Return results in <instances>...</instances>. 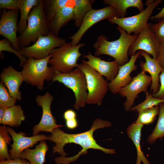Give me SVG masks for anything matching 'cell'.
<instances>
[{
    "mask_svg": "<svg viewBox=\"0 0 164 164\" xmlns=\"http://www.w3.org/2000/svg\"><path fill=\"white\" fill-rule=\"evenodd\" d=\"M111 126L109 121L98 118L94 120L89 130L80 133L69 134L59 128L54 129L48 136V140L55 143L53 146V154L58 152L61 156L58 158V164H69L80 155L87 154L90 149H99L107 154H115V150L106 149L97 144L93 137L95 130Z\"/></svg>",
    "mask_w": 164,
    "mask_h": 164,
    "instance_id": "obj_1",
    "label": "cell"
},
{
    "mask_svg": "<svg viewBox=\"0 0 164 164\" xmlns=\"http://www.w3.org/2000/svg\"><path fill=\"white\" fill-rule=\"evenodd\" d=\"M117 29L120 34L118 39L109 41L108 40L107 37L101 35L97 37L94 44L93 47L95 50V56L103 54L110 56L114 58L120 66L129 61L128 50L137 38L138 35L129 34L118 26Z\"/></svg>",
    "mask_w": 164,
    "mask_h": 164,
    "instance_id": "obj_2",
    "label": "cell"
},
{
    "mask_svg": "<svg viewBox=\"0 0 164 164\" xmlns=\"http://www.w3.org/2000/svg\"><path fill=\"white\" fill-rule=\"evenodd\" d=\"M50 33L49 21L44 11L43 0H40L31 10L26 29L18 37L19 47L22 48L28 46L31 42L35 43L39 36H46Z\"/></svg>",
    "mask_w": 164,
    "mask_h": 164,
    "instance_id": "obj_3",
    "label": "cell"
},
{
    "mask_svg": "<svg viewBox=\"0 0 164 164\" xmlns=\"http://www.w3.org/2000/svg\"><path fill=\"white\" fill-rule=\"evenodd\" d=\"M51 80L61 83L73 91L75 97L73 106L75 110L85 106L88 95L87 80L84 74L79 68L67 73L55 71Z\"/></svg>",
    "mask_w": 164,
    "mask_h": 164,
    "instance_id": "obj_4",
    "label": "cell"
},
{
    "mask_svg": "<svg viewBox=\"0 0 164 164\" xmlns=\"http://www.w3.org/2000/svg\"><path fill=\"white\" fill-rule=\"evenodd\" d=\"M51 56L40 60L28 58L23 65L21 73L24 81L36 87L40 90L43 89L45 80H51L55 72L53 67L48 66Z\"/></svg>",
    "mask_w": 164,
    "mask_h": 164,
    "instance_id": "obj_5",
    "label": "cell"
},
{
    "mask_svg": "<svg viewBox=\"0 0 164 164\" xmlns=\"http://www.w3.org/2000/svg\"><path fill=\"white\" fill-rule=\"evenodd\" d=\"M85 45L82 43L73 46L70 43L66 42L63 46L51 51L49 64L53 67L54 71L64 73L70 72L74 68H77V61L82 55L79 51L80 49Z\"/></svg>",
    "mask_w": 164,
    "mask_h": 164,
    "instance_id": "obj_6",
    "label": "cell"
},
{
    "mask_svg": "<svg viewBox=\"0 0 164 164\" xmlns=\"http://www.w3.org/2000/svg\"><path fill=\"white\" fill-rule=\"evenodd\" d=\"M78 64L77 68L84 74L87 80L88 95L87 104H97L100 106L108 89V80L86 63L84 60Z\"/></svg>",
    "mask_w": 164,
    "mask_h": 164,
    "instance_id": "obj_7",
    "label": "cell"
},
{
    "mask_svg": "<svg viewBox=\"0 0 164 164\" xmlns=\"http://www.w3.org/2000/svg\"><path fill=\"white\" fill-rule=\"evenodd\" d=\"M66 43L65 39L50 33L47 36H39L33 45L20 48L19 51L26 58L40 60L47 57L53 49L61 47Z\"/></svg>",
    "mask_w": 164,
    "mask_h": 164,
    "instance_id": "obj_8",
    "label": "cell"
},
{
    "mask_svg": "<svg viewBox=\"0 0 164 164\" xmlns=\"http://www.w3.org/2000/svg\"><path fill=\"white\" fill-rule=\"evenodd\" d=\"M162 0H155L142 11L135 15L127 17H113L108 19L112 24H115L130 34L134 32L138 35L148 25V21L154 9L161 3Z\"/></svg>",
    "mask_w": 164,
    "mask_h": 164,
    "instance_id": "obj_9",
    "label": "cell"
},
{
    "mask_svg": "<svg viewBox=\"0 0 164 164\" xmlns=\"http://www.w3.org/2000/svg\"><path fill=\"white\" fill-rule=\"evenodd\" d=\"M120 17L116 10L112 6L99 9H92L85 15L77 31L69 38L73 46L78 44L85 32L92 26L99 22L113 17Z\"/></svg>",
    "mask_w": 164,
    "mask_h": 164,
    "instance_id": "obj_10",
    "label": "cell"
},
{
    "mask_svg": "<svg viewBox=\"0 0 164 164\" xmlns=\"http://www.w3.org/2000/svg\"><path fill=\"white\" fill-rule=\"evenodd\" d=\"M152 84L150 76L141 71L133 78L132 81L127 85L122 87L118 94L126 99L124 104V108L127 112L131 111L136 98L141 92H148V88Z\"/></svg>",
    "mask_w": 164,
    "mask_h": 164,
    "instance_id": "obj_11",
    "label": "cell"
},
{
    "mask_svg": "<svg viewBox=\"0 0 164 164\" xmlns=\"http://www.w3.org/2000/svg\"><path fill=\"white\" fill-rule=\"evenodd\" d=\"M152 23L148 25L138 35L134 42L128 50V55H135L138 50L144 51L157 59L159 54L160 43L157 39L150 26Z\"/></svg>",
    "mask_w": 164,
    "mask_h": 164,
    "instance_id": "obj_12",
    "label": "cell"
},
{
    "mask_svg": "<svg viewBox=\"0 0 164 164\" xmlns=\"http://www.w3.org/2000/svg\"><path fill=\"white\" fill-rule=\"evenodd\" d=\"M53 98L48 92L43 95H38L36 97L35 101L37 105L42 107L43 114L39 122L33 128V135H38L41 131L51 133L55 128L63 127L56 124V121L52 114L51 105Z\"/></svg>",
    "mask_w": 164,
    "mask_h": 164,
    "instance_id": "obj_13",
    "label": "cell"
},
{
    "mask_svg": "<svg viewBox=\"0 0 164 164\" xmlns=\"http://www.w3.org/2000/svg\"><path fill=\"white\" fill-rule=\"evenodd\" d=\"M19 10H4L1 14L0 20V34L9 41L12 46L18 51L20 49L17 36Z\"/></svg>",
    "mask_w": 164,
    "mask_h": 164,
    "instance_id": "obj_14",
    "label": "cell"
},
{
    "mask_svg": "<svg viewBox=\"0 0 164 164\" xmlns=\"http://www.w3.org/2000/svg\"><path fill=\"white\" fill-rule=\"evenodd\" d=\"M8 132L11 135L13 143L11 149L9 151L12 159L20 158L21 152L26 149L31 147L42 141L48 140V136L38 134L31 137H27L26 134L21 132H16L11 128L7 127Z\"/></svg>",
    "mask_w": 164,
    "mask_h": 164,
    "instance_id": "obj_15",
    "label": "cell"
},
{
    "mask_svg": "<svg viewBox=\"0 0 164 164\" xmlns=\"http://www.w3.org/2000/svg\"><path fill=\"white\" fill-rule=\"evenodd\" d=\"M140 55L139 50L135 55L131 56L127 63L119 66L117 76L108 83V89L112 94H115L118 93L121 88L125 87L132 81L133 78L130 76V74L137 69V66L135 64V63Z\"/></svg>",
    "mask_w": 164,
    "mask_h": 164,
    "instance_id": "obj_16",
    "label": "cell"
},
{
    "mask_svg": "<svg viewBox=\"0 0 164 164\" xmlns=\"http://www.w3.org/2000/svg\"><path fill=\"white\" fill-rule=\"evenodd\" d=\"M84 58L87 59L84 62L98 73L105 77L110 82L113 80L117 76L119 66L117 62L114 60L107 61L102 60L100 57L93 55L90 51L87 54L83 55Z\"/></svg>",
    "mask_w": 164,
    "mask_h": 164,
    "instance_id": "obj_17",
    "label": "cell"
},
{
    "mask_svg": "<svg viewBox=\"0 0 164 164\" xmlns=\"http://www.w3.org/2000/svg\"><path fill=\"white\" fill-rule=\"evenodd\" d=\"M0 78L1 81L5 85L11 96L16 100L21 101V92L19 89L24 81L21 72L9 66L3 69Z\"/></svg>",
    "mask_w": 164,
    "mask_h": 164,
    "instance_id": "obj_18",
    "label": "cell"
},
{
    "mask_svg": "<svg viewBox=\"0 0 164 164\" xmlns=\"http://www.w3.org/2000/svg\"><path fill=\"white\" fill-rule=\"evenodd\" d=\"M139 51L141 56H143L145 60V62L142 61L140 63L142 71L145 73L148 72L152 78L150 92L152 91V94H155L158 92L159 90V76L162 69L156 59L152 58L145 52L141 50Z\"/></svg>",
    "mask_w": 164,
    "mask_h": 164,
    "instance_id": "obj_19",
    "label": "cell"
},
{
    "mask_svg": "<svg viewBox=\"0 0 164 164\" xmlns=\"http://www.w3.org/2000/svg\"><path fill=\"white\" fill-rule=\"evenodd\" d=\"M74 19L73 6H65L60 10L49 22L50 32L58 36L61 28Z\"/></svg>",
    "mask_w": 164,
    "mask_h": 164,
    "instance_id": "obj_20",
    "label": "cell"
},
{
    "mask_svg": "<svg viewBox=\"0 0 164 164\" xmlns=\"http://www.w3.org/2000/svg\"><path fill=\"white\" fill-rule=\"evenodd\" d=\"M143 125V124H137L134 122L129 125L126 130L128 137L133 142L136 149L137 159L136 164H141L142 162H143L144 164H150L141 149V132Z\"/></svg>",
    "mask_w": 164,
    "mask_h": 164,
    "instance_id": "obj_21",
    "label": "cell"
},
{
    "mask_svg": "<svg viewBox=\"0 0 164 164\" xmlns=\"http://www.w3.org/2000/svg\"><path fill=\"white\" fill-rule=\"evenodd\" d=\"M48 149L46 142L42 141L35 146V149L28 148L24 150L21 153L19 158L28 160L31 164H43L45 162V155Z\"/></svg>",
    "mask_w": 164,
    "mask_h": 164,
    "instance_id": "obj_22",
    "label": "cell"
},
{
    "mask_svg": "<svg viewBox=\"0 0 164 164\" xmlns=\"http://www.w3.org/2000/svg\"><path fill=\"white\" fill-rule=\"evenodd\" d=\"M103 3L113 7L118 12L120 17H125L127 10L129 7H136L141 12L144 10L141 0H104Z\"/></svg>",
    "mask_w": 164,
    "mask_h": 164,
    "instance_id": "obj_23",
    "label": "cell"
},
{
    "mask_svg": "<svg viewBox=\"0 0 164 164\" xmlns=\"http://www.w3.org/2000/svg\"><path fill=\"white\" fill-rule=\"evenodd\" d=\"M25 119L23 110L20 105H14L8 108L0 123L10 127H18Z\"/></svg>",
    "mask_w": 164,
    "mask_h": 164,
    "instance_id": "obj_24",
    "label": "cell"
},
{
    "mask_svg": "<svg viewBox=\"0 0 164 164\" xmlns=\"http://www.w3.org/2000/svg\"><path fill=\"white\" fill-rule=\"evenodd\" d=\"M40 0H19V9L21 15L18 23V32L20 35L26 28L28 18L31 10L39 3Z\"/></svg>",
    "mask_w": 164,
    "mask_h": 164,
    "instance_id": "obj_25",
    "label": "cell"
},
{
    "mask_svg": "<svg viewBox=\"0 0 164 164\" xmlns=\"http://www.w3.org/2000/svg\"><path fill=\"white\" fill-rule=\"evenodd\" d=\"M94 0H74V25L79 28L86 14L93 9Z\"/></svg>",
    "mask_w": 164,
    "mask_h": 164,
    "instance_id": "obj_26",
    "label": "cell"
},
{
    "mask_svg": "<svg viewBox=\"0 0 164 164\" xmlns=\"http://www.w3.org/2000/svg\"><path fill=\"white\" fill-rule=\"evenodd\" d=\"M44 9L49 22L60 10L67 6H73L74 2L72 0H43Z\"/></svg>",
    "mask_w": 164,
    "mask_h": 164,
    "instance_id": "obj_27",
    "label": "cell"
},
{
    "mask_svg": "<svg viewBox=\"0 0 164 164\" xmlns=\"http://www.w3.org/2000/svg\"><path fill=\"white\" fill-rule=\"evenodd\" d=\"M159 118L157 124L151 134L149 136L147 142L150 144L154 143L158 138H164V103H160Z\"/></svg>",
    "mask_w": 164,
    "mask_h": 164,
    "instance_id": "obj_28",
    "label": "cell"
},
{
    "mask_svg": "<svg viewBox=\"0 0 164 164\" xmlns=\"http://www.w3.org/2000/svg\"><path fill=\"white\" fill-rule=\"evenodd\" d=\"M7 127L5 125L0 126V161L12 159L9 153L8 144H10L12 138L9 136Z\"/></svg>",
    "mask_w": 164,
    "mask_h": 164,
    "instance_id": "obj_29",
    "label": "cell"
},
{
    "mask_svg": "<svg viewBox=\"0 0 164 164\" xmlns=\"http://www.w3.org/2000/svg\"><path fill=\"white\" fill-rule=\"evenodd\" d=\"M159 106L142 110L138 112V118L135 122L143 125L151 124L155 120L157 115L159 114Z\"/></svg>",
    "mask_w": 164,
    "mask_h": 164,
    "instance_id": "obj_30",
    "label": "cell"
},
{
    "mask_svg": "<svg viewBox=\"0 0 164 164\" xmlns=\"http://www.w3.org/2000/svg\"><path fill=\"white\" fill-rule=\"evenodd\" d=\"M146 94L145 100L142 103L132 107L131 111L139 112L142 110L153 107L159 106L162 103H164V99H161L155 98L152 94L147 92Z\"/></svg>",
    "mask_w": 164,
    "mask_h": 164,
    "instance_id": "obj_31",
    "label": "cell"
},
{
    "mask_svg": "<svg viewBox=\"0 0 164 164\" xmlns=\"http://www.w3.org/2000/svg\"><path fill=\"white\" fill-rule=\"evenodd\" d=\"M16 100L11 95L5 85L0 82V107L8 108L15 105Z\"/></svg>",
    "mask_w": 164,
    "mask_h": 164,
    "instance_id": "obj_32",
    "label": "cell"
},
{
    "mask_svg": "<svg viewBox=\"0 0 164 164\" xmlns=\"http://www.w3.org/2000/svg\"><path fill=\"white\" fill-rule=\"evenodd\" d=\"M10 42L6 38L0 41V55H2V51H7L12 53L16 55L19 59L20 63V65L21 67H23L26 61L27 58L22 56L18 50H15L11 45Z\"/></svg>",
    "mask_w": 164,
    "mask_h": 164,
    "instance_id": "obj_33",
    "label": "cell"
},
{
    "mask_svg": "<svg viewBox=\"0 0 164 164\" xmlns=\"http://www.w3.org/2000/svg\"><path fill=\"white\" fill-rule=\"evenodd\" d=\"M150 27L160 43H164V17L158 23L152 24Z\"/></svg>",
    "mask_w": 164,
    "mask_h": 164,
    "instance_id": "obj_34",
    "label": "cell"
},
{
    "mask_svg": "<svg viewBox=\"0 0 164 164\" xmlns=\"http://www.w3.org/2000/svg\"><path fill=\"white\" fill-rule=\"evenodd\" d=\"M0 8L9 10L19 9V0H0Z\"/></svg>",
    "mask_w": 164,
    "mask_h": 164,
    "instance_id": "obj_35",
    "label": "cell"
},
{
    "mask_svg": "<svg viewBox=\"0 0 164 164\" xmlns=\"http://www.w3.org/2000/svg\"><path fill=\"white\" fill-rule=\"evenodd\" d=\"M159 78L160 82L159 91L156 94H152L154 97L164 99V68L159 74Z\"/></svg>",
    "mask_w": 164,
    "mask_h": 164,
    "instance_id": "obj_36",
    "label": "cell"
},
{
    "mask_svg": "<svg viewBox=\"0 0 164 164\" xmlns=\"http://www.w3.org/2000/svg\"><path fill=\"white\" fill-rule=\"evenodd\" d=\"M0 164H31L25 159L17 158L14 159L0 161Z\"/></svg>",
    "mask_w": 164,
    "mask_h": 164,
    "instance_id": "obj_37",
    "label": "cell"
},
{
    "mask_svg": "<svg viewBox=\"0 0 164 164\" xmlns=\"http://www.w3.org/2000/svg\"><path fill=\"white\" fill-rule=\"evenodd\" d=\"M156 60L161 68H164V43H160L159 52Z\"/></svg>",
    "mask_w": 164,
    "mask_h": 164,
    "instance_id": "obj_38",
    "label": "cell"
},
{
    "mask_svg": "<svg viewBox=\"0 0 164 164\" xmlns=\"http://www.w3.org/2000/svg\"><path fill=\"white\" fill-rule=\"evenodd\" d=\"M66 121V127L70 129L76 128L78 126V121L76 118L68 120Z\"/></svg>",
    "mask_w": 164,
    "mask_h": 164,
    "instance_id": "obj_39",
    "label": "cell"
},
{
    "mask_svg": "<svg viewBox=\"0 0 164 164\" xmlns=\"http://www.w3.org/2000/svg\"><path fill=\"white\" fill-rule=\"evenodd\" d=\"M77 114L75 111L68 109L63 114V118L65 120L76 118Z\"/></svg>",
    "mask_w": 164,
    "mask_h": 164,
    "instance_id": "obj_40",
    "label": "cell"
},
{
    "mask_svg": "<svg viewBox=\"0 0 164 164\" xmlns=\"http://www.w3.org/2000/svg\"><path fill=\"white\" fill-rule=\"evenodd\" d=\"M164 17V7L162 9L161 11L156 15L152 16L150 18L152 20H159L161 19Z\"/></svg>",
    "mask_w": 164,
    "mask_h": 164,
    "instance_id": "obj_41",
    "label": "cell"
},
{
    "mask_svg": "<svg viewBox=\"0 0 164 164\" xmlns=\"http://www.w3.org/2000/svg\"><path fill=\"white\" fill-rule=\"evenodd\" d=\"M8 108L0 107V121L3 118Z\"/></svg>",
    "mask_w": 164,
    "mask_h": 164,
    "instance_id": "obj_42",
    "label": "cell"
},
{
    "mask_svg": "<svg viewBox=\"0 0 164 164\" xmlns=\"http://www.w3.org/2000/svg\"><path fill=\"white\" fill-rule=\"evenodd\" d=\"M153 0H146L145 2V5L147 6V7L151 4H152L154 2Z\"/></svg>",
    "mask_w": 164,
    "mask_h": 164,
    "instance_id": "obj_43",
    "label": "cell"
}]
</instances>
